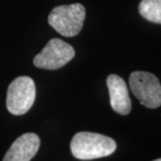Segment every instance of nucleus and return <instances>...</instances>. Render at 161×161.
Here are the masks:
<instances>
[{
  "label": "nucleus",
  "instance_id": "5",
  "mask_svg": "<svg viewBox=\"0 0 161 161\" xmlns=\"http://www.w3.org/2000/svg\"><path fill=\"white\" fill-rule=\"evenodd\" d=\"M74 56L75 50L70 44L60 39H52L35 56L33 64L40 69L57 70L66 66Z\"/></svg>",
  "mask_w": 161,
  "mask_h": 161
},
{
  "label": "nucleus",
  "instance_id": "4",
  "mask_svg": "<svg viewBox=\"0 0 161 161\" xmlns=\"http://www.w3.org/2000/svg\"><path fill=\"white\" fill-rule=\"evenodd\" d=\"M36 100V84L32 78L20 76L9 84L6 94V107L14 115L25 114Z\"/></svg>",
  "mask_w": 161,
  "mask_h": 161
},
{
  "label": "nucleus",
  "instance_id": "7",
  "mask_svg": "<svg viewBox=\"0 0 161 161\" xmlns=\"http://www.w3.org/2000/svg\"><path fill=\"white\" fill-rule=\"evenodd\" d=\"M107 86L111 108L119 114H129L132 105L125 80L118 75L111 74L107 77Z\"/></svg>",
  "mask_w": 161,
  "mask_h": 161
},
{
  "label": "nucleus",
  "instance_id": "2",
  "mask_svg": "<svg viewBox=\"0 0 161 161\" xmlns=\"http://www.w3.org/2000/svg\"><path fill=\"white\" fill-rule=\"evenodd\" d=\"M85 20V8L80 3L58 5L48 16L49 25L59 35L72 37L81 31Z\"/></svg>",
  "mask_w": 161,
  "mask_h": 161
},
{
  "label": "nucleus",
  "instance_id": "8",
  "mask_svg": "<svg viewBox=\"0 0 161 161\" xmlns=\"http://www.w3.org/2000/svg\"><path fill=\"white\" fill-rule=\"evenodd\" d=\"M138 12L148 21L161 24V0H142Z\"/></svg>",
  "mask_w": 161,
  "mask_h": 161
},
{
  "label": "nucleus",
  "instance_id": "1",
  "mask_svg": "<svg viewBox=\"0 0 161 161\" xmlns=\"http://www.w3.org/2000/svg\"><path fill=\"white\" fill-rule=\"evenodd\" d=\"M116 150L112 138L94 132H78L71 142V152L75 158L92 160L107 157Z\"/></svg>",
  "mask_w": 161,
  "mask_h": 161
},
{
  "label": "nucleus",
  "instance_id": "9",
  "mask_svg": "<svg viewBox=\"0 0 161 161\" xmlns=\"http://www.w3.org/2000/svg\"><path fill=\"white\" fill-rule=\"evenodd\" d=\"M154 161H161V158H159V159H156V160H154Z\"/></svg>",
  "mask_w": 161,
  "mask_h": 161
},
{
  "label": "nucleus",
  "instance_id": "6",
  "mask_svg": "<svg viewBox=\"0 0 161 161\" xmlns=\"http://www.w3.org/2000/svg\"><path fill=\"white\" fill-rule=\"evenodd\" d=\"M41 145L36 133H25L12 143L3 161H30L37 153Z\"/></svg>",
  "mask_w": 161,
  "mask_h": 161
},
{
  "label": "nucleus",
  "instance_id": "3",
  "mask_svg": "<svg viewBox=\"0 0 161 161\" xmlns=\"http://www.w3.org/2000/svg\"><path fill=\"white\" fill-rule=\"evenodd\" d=\"M129 85L133 95L145 107L155 109L161 106V84L154 74L133 72L129 77Z\"/></svg>",
  "mask_w": 161,
  "mask_h": 161
}]
</instances>
